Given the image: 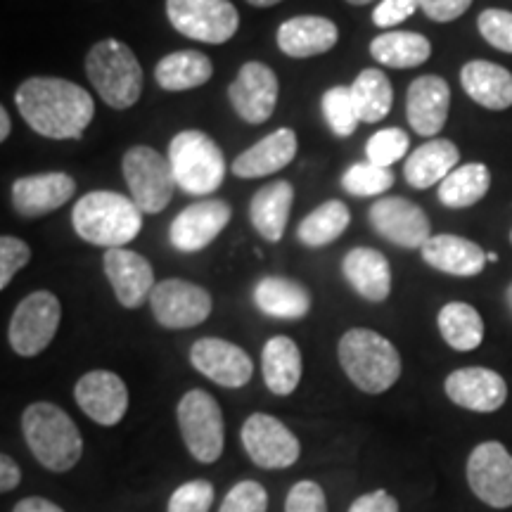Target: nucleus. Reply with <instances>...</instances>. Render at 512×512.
I'll use <instances>...</instances> for the list:
<instances>
[{
	"mask_svg": "<svg viewBox=\"0 0 512 512\" xmlns=\"http://www.w3.org/2000/svg\"><path fill=\"white\" fill-rule=\"evenodd\" d=\"M15 105L31 131L50 140H79L95 117L91 93L55 76H31L19 83Z\"/></svg>",
	"mask_w": 512,
	"mask_h": 512,
	"instance_id": "nucleus-1",
	"label": "nucleus"
},
{
	"mask_svg": "<svg viewBox=\"0 0 512 512\" xmlns=\"http://www.w3.org/2000/svg\"><path fill=\"white\" fill-rule=\"evenodd\" d=\"M72 226L88 245L117 249L138 238L143 230V211L131 197L112 190H93L74 204Z\"/></svg>",
	"mask_w": 512,
	"mask_h": 512,
	"instance_id": "nucleus-2",
	"label": "nucleus"
},
{
	"mask_svg": "<svg viewBox=\"0 0 512 512\" xmlns=\"http://www.w3.org/2000/svg\"><path fill=\"white\" fill-rule=\"evenodd\" d=\"M337 356L349 380L366 394L389 392L401 377L399 349L375 330L354 328L344 332Z\"/></svg>",
	"mask_w": 512,
	"mask_h": 512,
	"instance_id": "nucleus-3",
	"label": "nucleus"
},
{
	"mask_svg": "<svg viewBox=\"0 0 512 512\" xmlns=\"http://www.w3.org/2000/svg\"><path fill=\"white\" fill-rule=\"evenodd\" d=\"M22 432L29 451L50 472H67L81 460L83 439L79 427L55 403L36 401L27 406Z\"/></svg>",
	"mask_w": 512,
	"mask_h": 512,
	"instance_id": "nucleus-4",
	"label": "nucleus"
},
{
	"mask_svg": "<svg viewBox=\"0 0 512 512\" xmlns=\"http://www.w3.org/2000/svg\"><path fill=\"white\" fill-rule=\"evenodd\" d=\"M86 74L112 110H128L143 95V67L136 53L117 38L95 43L86 57Z\"/></svg>",
	"mask_w": 512,
	"mask_h": 512,
	"instance_id": "nucleus-5",
	"label": "nucleus"
},
{
	"mask_svg": "<svg viewBox=\"0 0 512 512\" xmlns=\"http://www.w3.org/2000/svg\"><path fill=\"white\" fill-rule=\"evenodd\" d=\"M169 162L178 188L188 195H211L226 181V157L204 131H181L169 143Z\"/></svg>",
	"mask_w": 512,
	"mask_h": 512,
	"instance_id": "nucleus-6",
	"label": "nucleus"
},
{
	"mask_svg": "<svg viewBox=\"0 0 512 512\" xmlns=\"http://www.w3.org/2000/svg\"><path fill=\"white\" fill-rule=\"evenodd\" d=\"M124 181L131 200L143 214H159L169 207L178 188L169 157H162L147 145H136L121 159Z\"/></svg>",
	"mask_w": 512,
	"mask_h": 512,
	"instance_id": "nucleus-7",
	"label": "nucleus"
},
{
	"mask_svg": "<svg viewBox=\"0 0 512 512\" xmlns=\"http://www.w3.org/2000/svg\"><path fill=\"white\" fill-rule=\"evenodd\" d=\"M176 418L190 456L207 465L216 463L223 453L226 427H223L221 406L214 396L204 389H190L178 401Z\"/></svg>",
	"mask_w": 512,
	"mask_h": 512,
	"instance_id": "nucleus-8",
	"label": "nucleus"
},
{
	"mask_svg": "<svg viewBox=\"0 0 512 512\" xmlns=\"http://www.w3.org/2000/svg\"><path fill=\"white\" fill-rule=\"evenodd\" d=\"M166 17L178 34L209 46L228 43L240 27L230 0H166Z\"/></svg>",
	"mask_w": 512,
	"mask_h": 512,
	"instance_id": "nucleus-9",
	"label": "nucleus"
},
{
	"mask_svg": "<svg viewBox=\"0 0 512 512\" xmlns=\"http://www.w3.org/2000/svg\"><path fill=\"white\" fill-rule=\"evenodd\" d=\"M62 320V304L53 292H31L17 304L10 318L8 339L15 354L34 358L50 347Z\"/></svg>",
	"mask_w": 512,
	"mask_h": 512,
	"instance_id": "nucleus-10",
	"label": "nucleus"
},
{
	"mask_svg": "<svg viewBox=\"0 0 512 512\" xmlns=\"http://www.w3.org/2000/svg\"><path fill=\"white\" fill-rule=\"evenodd\" d=\"M150 306L152 316L162 328L188 330L209 318L214 302L204 287L181 278H169L152 290Z\"/></svg>",
	"mask_w": 512,
	"mask_h": 512,
	"instance_id": "nucleus-11",
	"label": "nucleus"
},
{
	"mask_svg": "<svg viewBox=\"0 0 512 512\" xmlns=\"http://www.w3.org/2000/svg\"><path fill=\"white\" fill-rule=\"evenodd\" d=\"M242 446L261 470H285L299 460L302 446L278 418L266 413L249 415L242 425Z\"/></svg>",
	"mask_w": 512,
	"mask_h": 512,
	"instance_id": "nucleus-12",
	"label": "nucleus"
},
{
	"mask_svg": "<svg viewBox=\"0 0 512 512\" xmlns=\"http://www.w3.org/2000/svg\"><path fill=\"white\" fill-rule=\"evenodd\" d=\"M467 482L479 501L491 508L512 505V456L501 441H484L467 458Z\"/></svg>",
	"mask_w": 512,
	"mask_h": 512,
	"instance_id": "nucleus-13",
	"label": "nucleus"
},
{
	"mask_svg": "<svg viewBox=\"0 0 512 512\" xmlns=\"http://www.w3.org/2000/svg\"><path fill=\"white\" fill-rule=\"evenodd\" d=\"M370 226L380 238L403 249H422L432 238V223L418 204L406 197H382L368 211Z\"/></svg>",
	"mask_w": 512,
	"mask_h": 512,
	"instance_id": "nucleus-14",
	"label": "nucleus"
},
{
	"mask_svg": "<svg viewBox=\"0 0 512 512\" xmlns=\"http://www.w3.org/2000/svg\"><path fill=\"white\" fill-rule=\"evenodd\" d=\"M278 76L264 62H245L235 81L228 86L230 105L245 124L259 126L271 119L278 105Z\"/></svg>",
	"mask_w": 512,
	"mask_h": 512,
	"instance_id": "nucleus-15",
	"label": "nucleus"
},
{
	"mask_svg": "<svg viewBox=\"0 0 512 512\" xmlns=\"http://www.w3.org/2000/svg\"><path fill=\"white\" fill-rule=\"evenodd\" d=\"M190 363L197 373L226 389L245 387L254 375V363L247 351L219 337L197 339L190 349Z\"/></svg>",
	"mask_w": 512,
	"mask_h": 512,
	"instance_id": "nucleus-16",
	"label": "nucleus"
},
{
	"mask_svg": "<svg viewBox=\"0 0 512 512\" xmlns=\"http://www.w3.org/2000/svg\"><path fill=\"white\" fill-rule=\"evenodd\" d=\"M74 399L93 422L114 427L128 411V389L124 380L112 370H91L76 382Z\"/></svg>",
	"mask_w": 512,
	"mask_h": 512,
	"instance_id": "nucleus-17",
	"label": "nucleus"
},
{
	"mask_svg": "<svg viewBox=\"0 0 512 512\" xmlns=\"http://www.w3.org/2000/svg\"><path fill=\"white\" fill-rule=\"evenodd\" d=\"M107 280H110L114 297L124 309H138L150 299L155 290V268L138 252L126 247L107 249L102 259Z\"/></svg>",
	"mask_w": 512,
	"mask_h": 512,
	"instance_id": "nucleus-18",
	"label": "nucleus"
},
{
	"mask_svg": "<svg viewBox=\"0 0 512 512\" xmlns=\"http://www.w3.org/2000/svg\"><path fill=\"white\" fill-rule=\"evenodd\" d=\"M233 209L223 200H202L190 204L176 216L169 228V240L178 252L192 254L209 247L228 226Z\"/></svg>",
	"mask_w": 512,
	"mask_h": 512,
	"instance_id": "nucleus-19",
	"label": "nucleus"
},
{
	"mask_svg": "<svg viewBox=\"0 0 512 512\" xmlns=\"http://www.w3.org/2000/svg\"><path fill=\"white\" fill-rule=\"evenodd\" d=\"M444 392L456 406L472 413H496L508 401V384L496 370L460 368L446 377Z\"/></svg>",
	"mask_w": 512,
	"mask_h": 512,
	"instance_id": "nucleus-20",
	"label": "nucleus"
},
{
	"mask_svg": "<svg viewBox=\"0 0 512 512\" xmlns=\"http://www.w3.org/2000/svg\"><path fill=\"white\" fill-rule=\"evenodd\" d=\"M76 181L62 171L17 178L12 185V209L24 219H38L60 209L74 197Z\"/></svg>",
	"mask_w": 512,
	"mask_h": 512,
	"instance_id": "nucleus-21",
	"label": "nucleus"
},
{
	"mask_svg": "<svg viewBox=\"0 0 512 512\" xmlns=\"http://www.w3.org/2000/svg\"><path fill=\"white\" fill-rule=\"evenodd\" d=\"M451 110V88L441 76H418L406 93V119L422 138H434Z\"/></svg>",
	"mask_w": 512,
	"mask_h": 512,
	"instance_id": "nucleus-22",
	"label": "nucleus"
},
{
	"mask_svg": "<svg viewBox=\"0 0 512 512\" xmlns=\"http://www.w3.org/2000/svg\"><path fill=\"white\" fill-rule=\"evenodd\" d=\"M294 157H297V133L292 128H278L242 152L230 164V171L238 178H264L283 171Z\"/></svg>",
	"mask_w": 512,
	"mask_h": 512,
	"instance_id": "nucleus-23",
	"label": "nucleus"
},
{
	"mask_svg": "<svg viewBox=\"0 0 512 512\" xmlns=\"http://www.w3.org/2000/svg\"><path fill=\"white\" fill-rule=\"evenodd\" d=\"M342 271L358 297L380 304L392 294V266L380 249L356 247L344 256Z\"/></svg>",
	"mask_w": 512,
	"mask_h": 512,
	"instance_id": "nucleus-24",
	"label": "nucleus"
},
{
	"mask_svg": "<svg viewBox=\"0 0 512 512\" xmlns=\"http://www.w3.org/2000/svg\"><path fill=\"white\" fill-rule=\"evenodd\" d=\"M337 38L339 29L332 19L318 15H302L280 24L278 48L283 50L287 57L306 60V57L328 53V50L337 46Z\"/></svg>",
	"mask_w": 512,
	"mask_h": 512,
	"instance_id": "nucleus-25",
	"label": "nucleus"
},
{
	"mask_svg": "<svg viewBox=\"0 0 512 512\" xmlns=\"http://www.w3.org/2000/svg\"><path fill=\"white\" fill-rule=\"evenodd\" d=\"M420 252L427 266L446 275H456V278H475L486 266L484 249L477 242L458 238V235H432Z\"/></svg>",
	"mask_w": 512,
	"mask_h": 512,
	"instance_id": "nucleus-26",
	"label": "nucleus"
},
{
	"mask_svg": "<svg viewBox=\"0 0 512 512\" xmlns=\"http://www.w3.org/2000/svg\"><path fill=\"white\" fill-rule=\"evenodd\" d=\"M463 91L484 110L503 112L512 107V74L501 64L472 60L460 69Z\"/></svg>",
	"mask_w": 512,
	"mask_h": 512,
	"instance_id": "nucleus-27",
	"label": "nucleus"
},
{
	"mask_svg": "<svg viewBox=\"0 0 512 512\" xmlns=\"http://www.w3.org/2000/svg\"><path fill=\"white\" fill-rule=\"evenodd\" d=\"M458 162L460 150L456 143L446 138H432L408 155L403 164V178L411 188L427 190L432 185H441L453 169H458Z\"/></svg>",
	"mask_w": 512,
	"mask_h": 512,
	"instance_id": "nucleus-28",
	"label": "nucleus"
},
{
	"mask_svg": "<svg viewBox=\"0 0 512 512\" xmlns=\"http://www.w3.org/2000/svg\"><path fill=\"white\" fill-rule=\"evenodd\" d=\"M254 304L264 316L280 320H302L311 311V294L297 280L266 275L254 287Z\"/></svg>",
	"mask_w": 512,
	"mask_h": 512,
	"instance_id": "nucleus-29",
	"label": "nucleus"
},
{
	"mask_svg": "<svg viewBox=\"0 0 512 512\" xmlns=\"http://www.w3.org/2000/svg\"><path fill=\"white\" fill-rule=\"evenodd\" d=\"M294 202V188L290 181L268 183L252 197L249 219L261 238L268 242H280L285 235L290 209Z\"/></svg>",
	"mask_w": 512,
	"mask_h": 512,
	"instance_id": "nucleus-30",
	"label": "nucleus"
},
{
	"mask_svg": "<svg viewBox=\"0 0 512 512\" xmlns=\"http://www.w3.org/2000/svg\"><path fill=\"white\" fill-rule=\"evenodd\" d=\"M264 382L275 396H290L302 382V351L290 337H271L261 351Z\"/></svg>",
	"mask_w": 512,
	"mask_h": 512,
	"instance_id": "nucleus-31",
	"label": "nucleus"
},
{
	"mask_svg": "<svg viewBox=\"0 0 512 512\" xmlns=\"http://www.w3.org/2000/svg\"><path fill=\"white\" fill-rule=\"evenodd\" d=\"M214 76V64L200 50H176L157 62L155 79L164 91L181 93L200 88Z\"/></svg>",
	"mask_w": 512,
	"mask_h": 512,
	"instance_id": "nucleus-32",
	"label": "nucleus"
},
{
	"mask_svg": "<svg viewBox=\"0 0 512 512\" xmlns=\"http://www.w3.org/2000/svg\"><path fill=\"white\" fill-rule=\"evenodd\" d=\"M370 55L384 67L413 69L430 60L432 43L415 31H384L370 41Z\"/></svg>",
	"mask_w": 512,
	"mask_h": 512,
	"instance_id": "nucleus-33",
	"label": "nucleus"
},
{
	"mask_svg": "<svg viewBox=\"0 0 512 512\" xmlns=\"http://www.w3.org/2000/svg\"><path fill=\"white\" fill-rule=\"evenodd\" d=\"M491 188V171L482 162L458 166L439 185V202L448 209H467L482 202Z\"/></svg>",
	"mask_w": 512,
	"mask_h": 512,
	"instance_id": "nucleus-34",
	"label": "nucleus"
},
{
	"mask_svg": "<svg viewBox=\"0 0 512 512\" xmlns=\"http://www.w3.org/2000/svg\"><path fill=\"white\" fill-rule=\"evenodd\" d=\"M439 332L444 342L456 351H472L484 339V320L472 304L448 302L439 311Z\"/></svg>",
	"mask_w": 512,
	"mask_h": 512,
	"instance_id": "nucleus-35",
	"label": "nucleus"
},
{
	"mask_svg": "<svg viewBox=\"0 0 512 512\" xmlns=\"http://www.w3.org/2000/svg\"><path fill=\"white\" fill-rule=\"evenodd\" d=\"M351 214L349 207L339 200H328L313 209L306 219L299 223L297 238L306 247H328L337 238H342L344 230L349 228Z\"/></svg>",
	"mask_w": 512,
	"mask_h": 512,
	"instance_id": "nucleus-36",
	"label": "nucleus"
},
{
	"mask_svg": "<svg viewBox=\"0 0 512 512\" xmlns=\"http://www.w3.org/2000/svg\"><path fill=\"white\" fill-rule=\"evenodd\" d=\"M351 93H354L361 121L366 124H377L392 112L394 88L382 69H363L351 83Z\"/></svg>",
	"mask_w": 512,
	"mask_h": 512,
	"instance_id": "nucleus-37",
	"label": "nucleus"
},
{
	"mask_svg": "<svg viewBox=\"0 0 512 512\" xmlns=\"http://www.w3.org/2000/svg\"><path fill=\"white\" fill-rule=\"evenodd\" d=\"M320 110H323V117L337 138L354 136L358 124H361V114H358L351 86L328 88L320 100Z\"/></svg>",
	"mask_w": 512,
	"mask_h": 512,
	"instance_id": "nucleus-38",
	"label": "nucleus"
},
{
	"mask_svg": "<svg viewBox=\"0 0 512 512\" xmlns=\"http://www.w3.org/2000/svg\"><path fill=\"white\" fill-rule=\"evenodd\" d=\"M394 185V174L387 166H377L373 162L354 164L342 176V188L354 197H377L384 195Z\"/></svg>",
	"mask_w": 512,
	"mask_h": 512,
	"instance_id": "nucleus-39",
	"label": "nucleus"
},
{
	"mask_svg": "<svg viewBox=\"0 0 512 512\" xmlns=\"http://www.w3.org/2000/svg\"><path fill=\"white\" fill-rule=\"evenodd\" d=\"M408 145H411V140H408L406 131H401V128H382V131H377L368 140V162L392 169V164L406 157Z\"/></svg>",
	"mask_w": 512,
	"mask_h": 512,
	"instance_id": "nucleus-40",
	"label": "nucleus"
},
{
	"mask_svg": "<svg viewBox=\"0 0 512 512\" xmlns=\"http://www.w3.org/2000/svg\"><path fill=\"white\" fill-rule=\"evenodd\" d=\"M479 34L489 46L512 55V12L501 8L484 10L477 19Z\"/></svg>",
	"mask_w": 512,
	"mask_h": 512,
	"instance_id": "nucleus-41",
	"label": "nucleus"
},
{
	"mask_svg": "<svg viewBox=\"0 0 512 512\" xmlns=\"http://www.w3.org/2000/svg\"><path fill=\"white\" fill-rule=\"evenodd\" d=\"M211 503H214V486L207 479H192L171 494L166 512H209Z\"/></svg>",
	"mask_w": 512,
	"mask_h": 512,
	"instance_id": "nucleus-42",
	"label": "nucleus"
},
{
	"mask_svg": "<svg viewBox=\"0 0 512 512\" xmlns=\"http://www.w3.org/2000/svg\"><path fill=\"white\" fill-rule=\"evenodd\" d=\"M268 510V494L266 489L254 479L235 484L223 498L219 512H266Z\"/></svg>",
	"mask_w": 512,
	"mask_h": 512,
	"instance_id": "nucleus-43",
	"label": "nucleus"
},
{
	"mask_svg": "<svg viewBox=\"0 0 512 512\" xmlns=\"http://www.w3.org/2000/svg\"><path fill=\"white\" fill-rule=\"evenodd\" d=\"M31 261V247L24 240L3 235L0 238V287H8L10 280Z\"/></svg>",
	"mask_w": 512,
	"mask_h": 512,
	"instance_id": "nucleus-44",
	"label": "nucleus"
},
{
	"mask_svg": "<svg viewBox=\"0 0 512 512\" xmlns=\"http://www.w3.org/2000/svg\"><path fill=\"white\" fill-rule=\"evenodd\" d=\"M285 512H328V501L320 484L302 479L290 489L285 501Z\"/></svg>",
	"mask_w": 512,
	"mask_h": 512,
	"instance_id": "nucleus-45",
	"label": "nucleus"
},
{
	"mask_svg": "<svg viewBox=\"0 0 512 512\" xmlns=\"http://www.w3.org/2000/svg\"><path fill=\"white\" fill-rule=\"evenodd\" d=\"M422 10V0H382L373 12V24L380 29H392Z\"/></svg>",
	"mask_w": 512,
	"mask_h": 512,
	"instance_id": "nucleus-46",
	"label": "nucleus"
},
{
	"mask_svg": "<svg viewBox=\"0 0 512 512\" xmlns=\"http://www.w3.org/2000/svg\"><path fill=\"white\" fill-rule=\"evenodd\" d=\"M472 0H422V12L432 19V22L446 24L453 19L463 17L470 10Z\"/></svg>",
	"mask_w": 512,
	"mask_h": 512,
	"instance_id": "nucleus-47",
	"label": "nucleus"
},
{
	"mask_svg": "<svg viewBox=\"0 0 512 512\" xmlns=\"http://www.w3.org/2000/svg\"><path fill=\"white\" fill-rule=\"evenodd\" d=\"M349 512H399V501L389 491H370L351 503Z\"/></svg>",
	"mask_w": 512,
	"mask_h": 512,
	"instance_id": "nucleus-48",
	"label": "nucleus"
},
{
	"mask_svg": "<svg viewBox=\"0 0 512 512\" xmlns=\"http://www.w3.org/2000/svg\"><path fill=\"white\" fill-rule=\"evenodd\" d=\"M19 482H22V470H19V465L8 456V453H3V456H0V491L8 494V491L17 489Z\"/></svg>",
	"mask_w": 512,
	"mask_h": 512,
	"instance_id": "nucleus-49",
	"label": "nucleus"
},
{
	"mask_svg": "<svg viewBox=\"0 0 512 512\" xmlns=\"http://www.w3.org/2000/svg\"><path fill=\"white\" fill-rule=\"evenodd\" d=\"M12 512H64V510L53 501H48V498L29 496V498H22Z\"/></svg>",
	"mask_w": 512,
	"mask_h": 512,
	"instance_id": "nucleus-50",
	"label": "nucleus"
},
{
	"mask_svg": "<svg viewBox=\"0 0 512 512\" xmlns=\"http://www.w3.org/2000/svg\"><path fill=\"white\" fill-rule=\"evenodd\" d=\"M12 133V121H10V112L8 107H0V140H8Z\"/></svg>",
	"mask_w": 512,
	"mask_h": 512,
	"instance_id": "nucleus-51",
	"label": "nucleus"
},
{
	"mask_svg": "<svg viewBox=\"0 0 512 512\" xmlns=\"http://www.w3.org/2000/svg\"><path fill=\"white\" fill-rule=\"evenodd\" d=\"M249 5H254V8H273V5L283 3V0H247Z\"/></svg>",
	"mask_w": 512,
	"mask_h": 512,
	"instance_id": "nucleus-52",
	"label": "nucleus"
},
{
	"mask_svg": "<svg viewBox=\"0 0 512 512\" xmlns=\"http://www.w3.org/2000/svg\"><path fill=\"white\" fill-rule=\"evenodd\" d=\"M505 304H508V309L512 311V283L508 285V290H505Z\"/></svg>",
	"mask_w": 512,
	"mask_h": 512,
	"instance_id": "nucleus-53",
	"label": "nucleus"
},
{
	"mask_svg": "<svg viewBox=\"0 0 512 512\" xmlns=\"http://www.w3.org/2000/svg\"><path fill=\"white\" fill-rule=\"evenodd\" d=\"M486 261H489V264H496L498 254L496 252H489V254H486Z\"/></svg>",
	"mask_w": 512,
	"mask_h": 512,
	"instance_id": "nucleus-54",
	"label": "nucleus"
},
{
	"mask_svg": "<svg viewBox=\"0 0 512 512\" xmlns=\"http://www.w3.org/2000/svg\"><path fill=\"white\" fill-rule=\"evenodd\" d=\"M347 3H351V5H370L373 0H347Z\"/></svg>",
	"mask_w": 512,
	"mask_h": 512,
	"instance_id": "nucleus-55",
	"label": "nucleus"
},
{
	"mask_svg": "<svg viewBox=\"0 0 512 512\" xmlns=\"http://www.w3.org/2000/svg\"><path fill=\"white\" fill-rule=\"evenodd\" d=\"M510 242H512V230H510Z\"/></svg>",
	"mask_w": 512,
	"mask_h": 512,
	"instance_id": "nucleus-56",
	"label": "nucleus"
}]
</instances>
